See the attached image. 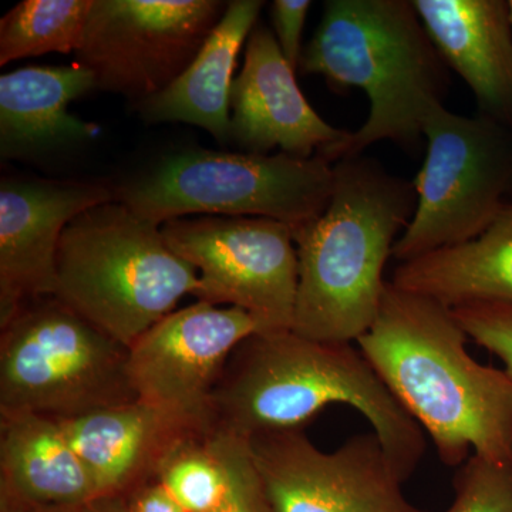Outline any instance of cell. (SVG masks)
<instances>
[{
  "label": "cell",
  "mask_w": 512,
  "mask_h": 512,
  "mask_svg": "<svg viewBox=\"0 0 512 512\" xmlns=\"http://www.w3.org/2000/svg\"><path fill=\"white\" fill-rule=\"evenodd\" d=\"M467 340L448 306L389 281L376 322L356 345L444 466L460 467L470 451L512 466V376L478 363Z\"/></svg>",
  "instance_id": "6da1fadb"
},
{
  "label": "cell",
  "mask_w": 512,
  "mask_h": 512,
  "mask_svg": "<svg viewBox=\"0 0 512 512\" xmlns=\"http://www.w3.org/2000/svg\"><path fill=\"white\" fill-rule=\"evenodd\" d=\"M362 413L404 478L426 437L356 343L322 342L295 330L255 332L229 357L211 402V426L235 436L305 430L332 404Z\"/></svg>",
  "instance_id": "7a4b0ae2"
},
{
  "label": "cell",
  "mask_w": 512,
  "mask_h": 512,
  "mask_svg": "<svg viewBox=\"0 0 512 512\" xmlns=\"http://www.w3.org/2000/svg\"><path fill=\"white\" fill-rule=\"evenodd\" d=\"M316 220L292 229L299 282L292 330L322 342L356 343L376 322L384 268L416 211L413 181L376 158H340Z\"/></svg>",
  "instance_id": "3957f363"
},
{
  "label": "cell",
  "mask_w": 512,
  "mask_h": 512,
  "mask_svg": "<svg viewBox=\"0 0 512 512\" xmlns=\"http://www.w3.org/2000/svg\"><path fill=\"white\" fill-rule=\"evenodd\" d=\"M299 70L369 99L365 123L326 154L332 164L380 141L416 153L427 113L444 104L451 84L413 0H328Z\"/></svg>",
  "instance_id": "277c9868"
},
{
  "label": "cell",
  "mask_w": 512,
  "mask_h": 512,
  "mask_svg": "<svg viewBox=\"0 0 512 512\" xmlns=\"http://www.w3.org/2000/svg\"><path fill=\"white\" fill-rule=\"evenodd\" d=\"M56 296L121 345L198 291V274L171 251L161 225L121 201L74 218L57 251Z\"/></svg>",
  "instance_id": "5b68a950"
},
{
  "label": "cell",
  "mask_w": 512,
  "mask_h": 512,
  "mask_svg": "<svg viewBox=\"0 0 512 512\" xmlns=\"http://www.w3.org/2000/svg\"><path fill=\"white\" fill-rule=\"evenodd\" d=\"M136 400L127 346L56 295L0 325V416L72 420Z\"/></svg>",
  "instance_id": "8992f818"
},
{
  "label": "cell",
  "mask_w": 512,
  "mask_h": 512,
  "mask_svg": "<svg viewBox=\"0 0 512 512\" xmlns=\"http://www.w3.org/2000/svg\"><path fill=\"white\" fill-rule=\"evenodd\" d=\"M333 180V164L320 156L197 148L117 188L116 200L158 225L204 214L269 218L295 229L325 211Z\"/></svg>",
  "instance_id": "52a82bcc"
},
{
  "label": "cell",
  "mask_w": 512,
  "mask_h": 512,
  "mask_svg": "<svg viewBox=\"0 0 512 512\" xmlns=\"http://www.w3.org/2000/svg\"><path fill=\"white\" fill-rule=\"evenodd\" d=\"M426 157L416 211L393 248L399 264L473 241L512 202V130L434 104L423 124Z\"/></svg>",
  "instance_id": "ba28073f"
},
{
  "label": "cell",
  "mask_w": 512,
  "mask_h": 512,
  "mask_svg": "<svg viewBox=\"0 0 512 512\" xmlns=\"http://www.w3.org/2000/svg\"><path fill=\"white\" fill-rule=\"evenodd\" d=\"M161 232L197 271V301L242 309L259 332L292 329L299 262L291 227L269 218L202 215L164 222Z\"/></svg>",
  "instance_id": "9c48e42d"
},
{
  "label": "cell",
  "mask_w": 512,
  "mask_h": 512,
  "mask_svg": "<svg viewBox=\"0 0 512 512\" xmlns=\"http://www.w3.org/2000/svg\"><path fill=\"white\" fill-rule=\"evenodd\" d=\"M227 6L217 0H93L76 63L133 107L190 66Z\"/></svg>",
  "instance_id": "30bf717a"
},
{
  "label": "cell",
  "mask_w": 512,
  "mask_h": 512,
  "mask_svg": "<svg viewBox=\"0 0 512 512\" xmlns=\"http://www.w3.org/2000/svg\"><path fill=\"white\" fill-rule=\"evenodd\" d=\"M275 512H426L403 491L402 471L373 431L323 451L305 430L249 437Z\"/></svg>",
  "instance_id": "8fae6325"
},
{
  "label": "cell",
  "mask_w": 512,
  "mask_h": 512,
  "mask_svg": "<svg viewBox=\"0 0 512 512\" xmlns=\"http://www.w3.org/2000/svg\"><path fill=\"white\" fill-rule=\"evenodd\" d=\"M259 332L242 309L197 301L165 316L128 346L137 399L195 427H211V402L239 343Z\"/></svg>",
  "instance_id": "7c38bea8"
},
{
  "label": "cell",
  "mask_w": 512,
  "mask_h": 512,
  "mask_svg": "<svg viewBox=\"0 0 512 512\" xmlns=\"http://www.w3.org/2000/svg\"><path fill=\"white\" fill-rule=\"evenodd\" d=\"M116 201L92 181L19 180L0 184V325L20 306L56 295L57 251L67 225L84 211Z\"/></svg>",
  "instance_id": "4fadbf2b"
},
{
  "label": "cell",
  "mask_w": 512,
  "mask_h": 512,
  "mask_svg": "<svg viewBox=\"0 0 512 512\" xmlns=\"http://www.w3.org/2000/svg\"><path fill=\"white\" fill-rule=\"evenodd\" d=\"M274 30L256 25L231 90V141L247 153L279 148L291 156L325 158L350 131L333 127L313 109L296 82Z\"/></svg>",
  "instance_id": "5bb4252c"
},
{
  "label": "cell",
  "mask_w": 512,
  "mask_h": 512,
  "mask_svg": "<svg viewBox=\"0 0 512 512\" xmlns=\"http://www.w3.org/2000/svg\"><path fill=\"white\" fill-rule=\"evenodd\" d=\"M448 69L466 82L478 114L512 130V22L507 0H413Z\"/></svg>",
  "instance_id": "9a60e30c"
},
{
  "label": "cell",
  "mask_w": 512,
  "mask_h": 512,
  "mask_svg": "<svg viewBox=\"0 0 512 512\" xmlns=\"http://www.w3.org/2000/svg\"><path fill=\"white\" fill-rule=\"evenodd\" d=\"M60 424L100 497H127L157 480L164 461L185 437L210 429L192 426L141 400Z\"/></svg>",
  "instance_id": "2e32d148"
},
{
  "label": "cell",
  "mask_w": 512,
  "mask_h": 512,
  "mask_svg": "<svg viewBox=\"0 0 512 512\" xmlns=\"http://www.w3.org/2000/svg\"><path fill=\"white\" fill-rule=\"evenodd\" d=\"M100 497L59 420L0 416V512L73 507Z\"/></svg>",
  "instance_id": "e0dca14e"
},
{
  "label": "cell",
  "mask_w": 512,
  "mask_h": 512,
  "mask_svg": "<svg viewBox=\"0 0 512 512\" xmlns=\"http://www.w3.org/2000/svg\"><path fill=\"white\" fill-rule=\"evenodd\" d=\"M261 0H232L187 70L163 92L133 109L150 124L204 128L218 143L231 141V90L242 46L258 25Z\"/></svg>",
  "instance_id": "ac0fdd59"
},
{
  "label": "cell",
  "mask_w": 512,
  "mask_h": 512,
  "mask_svg": "<svg viewBox=\"0 0 512 512\" xmlns=\"http://www.w3.org/2000/svg\"><path fill=\"white\" fill-rule=\"evenodd\" d=\"M96 89L90 70L70 66H28L0 77V151L3 158L29 156L64 144L93 140L97 124L73 116L67 107Z\"/></svg>",
  "instance_id": "d6986e66"
},
{
  "label": "cell",
  "mask_w": 512,
  "mask_h": 512,
  "mask_svg": "<svg viewBox=\"0 0 512 512\" xmlns=\"http://www.w3.org/2000/svg\"><path fill=\"white\" fill-rule=\"evenodd\" d=\"M390 282L450 309L474 302L512 303V202L480 237L402 262Z\"/></svg>",
  "instance_id": "ffe728a7"
},
{
  "label": "cell",
  "mask_w": 512,
  "mask_h": 512,
  "mask_svg": "<svg viewBox=\"0 0 512 512\" xmlns=\"http://www.w3.org/2000/svg\"><path fill=\"white\" fill-rule=\"evenodd\" d=\"M93 0H25L0 20V66L13 60L76 53Z\"/></svg>",
  "instance_id": "44dd1931"
},
{
  "label": "cell",
  "mask_w": 512,
  "mask_h": 512,
  "mask_svg": "<svg viewBox=\"0 0 512 512\" xmlns=\"http://www.w3.org/2000/svg\"><path fill=\"white\" fill-rule=\"evenodd\" d=\"M229 443L228 431H195L171 451L157 481L185 511L210 512L227 491Z\"/></svg>",
  "instance_id": "7402d4cb"
},
{
  "label": "cell",
  "mask_w": 512,
  "mask_h": 512,
  "mask_svg": "<svg viewBox=\"0 0 512 512\" xmlns=\"http://www.w3.org/2000/svg\"><path fill=\"white\" fill-rule=\"evenodd\" d=\"M453 485L454 501L446 512H512V466L471 454Z\"/></svg>",
  "instance_id": "603a6c76"
},
{
  "label": "cell",
  "mask_w": 512,
  "mask_h": 512,
  "mask_svg": "<svg viewBox=\"0 0 512 512\" xmlns=\"http://www.w3.org/2000/svg\"><path fill=\"white\" fill-rule=\"evenodd\" d=\"M451 311L468 339L500 357L512 376V303L474 302Z\"/></svg>",
  "instance_id": "cb8c5ba5"
},
{
  "label": "cell",
  "mask_w": 512,
  "mask_h": 512,
  "mask_svg": "<svg viewBox=\"0 0 512 512\" xmlns=\"http://www.w3.org/2000/svg\"><path fill=\"white\" fill-rule=\"evenodd\" d=\"M210 512H275L244 437L231 434L227 491Z\"/></svg>",
  "instance_id": "d4e9b609"
},
{
  "label": "cell",
  "mask_w": 512,
  "mask_h": 512,
  "mask_svg": "<svg viewBox=\"0 0 512 512\" xmlns=\"http://www.w3.org/2000/svg\"><path fill=\"white\" fill-rule=\"evenodd\" d=\"M309 0H275L271 15L276 42L292 69L298 70L303 55L302 35L306 16L311 9Z\"/></svg>",
  "instance_id": "484cf974"
},
{
  "label": "cell",
  "mask_w": 512,
  "mask_h": 512,
  "mask_svg": "<svg viewBox=\"0 0 512 512\" xmlns=\"http://www.w3.org/2000/svg\"><path fill=\"white\" fill-rule=\"evenodd\" d=\"M127 512H187L154 480L126 497Z\"/></svg>",
  "instance_id": "4316f807"
},
{
  "label": "cell",
  "mask_w": 512,
  "mask_h": 512,
  "mask_svg": "<svg viewBox=\"0 0 512 512\" xmlns=\"http://www.w3.org/2000/svg\"><path fill=\"white\" fill-rule=\"evenodd\" d=\"M32 512H127L126 497H97L73 507L47 508Z\"/></svg>",
  "instance_id": "83f0119b"
},
{
  "label": "cell",
  "mask_w": 512,
  "mask_h": 512,
  "mask_svg": "<svg viewBox=\"0 0 512 512\" xmlns=\"http://www.w3.org/2000/svg\"><path fill=\"white\" fill-rule=\"evenodd\" d=\"M510 2V12H511V22H512V0H508Z\"/></svg>",
  "instance_id": "f1b7e54d"
}]
</instances>
